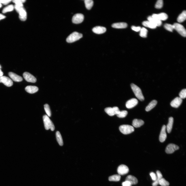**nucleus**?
Masks as SVG:
<instances>
[{
  "label": "nucleus",
  "mask_w": 186,
  "mask_h": 186,
  "mask_svg": "<svg viewBox=\"0 0 186 186\" xmlns=\"http://www.w3.org/2000/svg\"><path fill=\"white\" fill-rule=\"evenodd\" d=\"M186 18V12L184 11L179 15L177 18V21L179 23H181L184 21Z\"/></svg>",
  "instance_id": "bb28decb"
},
{
  "label": "nucleus",
  "mask_w": 186,
  "mask_h": 186,
  "mask_svg": "<svg viewBox=\"0 0 186 186\" xmlns=\"http://www.w3.org/2000/svg\"><path fill=\"white\" fill-rule=\"evenodd\" d=\"M44 128L48 130L50 129L52 131H54L55 127L53 122L47 115H44L43 117Z\"/></svg>",
  "instance_id": "f03ea898"
},
{
  "label": "nucleus",
  "mask_w": 186,
  "mask_h": 186,
  "mask_svg": "<svg viewBox=\"0 0 186 186\" xmlns=\"http://www.w3.org/2000/svg\"><path fill=\"white\" fill-rule=\"evenodd\" d=\"M38 90L39 88L38 87L35 86H29L25 88L26 91L30 94L38 92Z\"/></svg>",
  "instance_id": "6ab92c4d"
},
{
  "label": "nucleus",
  "mask_w": 186,
  "mask_h": 186,
  "mask_svg": "<svg viewBox=\"0 0 186 186\" xmlns=\"http://www.w3.org/2000/svg\"><path fill=\"white\" fill-rule=\"evenodd\" d=\"M84 3L86 7L89 10H90L93 5V1L92 0H85Z\"/></svg>",
  "instance_id": "c85d7f7f"
},
{
  "label": "nucleus",
  "mask_w": 186,
  "mask_h": 186,
  "mask_svg": "<svg viewBox=\"0 0 186 186\" xmlns=\"http://www.w3.org/2000/svg\"><path fill=\"white\" fill-rule=\"evenodd\" d=\"M122 186H132V185L128 181H125L122 183Z\"/></svg>",
  "instance_id": "a18cd8bd"
},
{
  "label": "nucleus",
  "mask_w": 186,
  "mask_h": 186,
  "mask_svg": "<svg viewBox=\"0 0 186 186\" xmlns=\"http://www.w3.org/2000/svg\"><path fill=\"white\" fill-rule=\"evenodd\" d=\"M105 111L110 116H113L116 114L117 115L120 111L118 107H107L105 109Z\"/></svg>",
  "instance_id": "423d86ee"
},
{
  "label": "nucleus",
  "mask_w": 186,
  "mask_h": 186,
  "mask_svg": "<svg viewBox=\"0 0 186 186\" xmlns=\"http://www.w3.org/2000/svg\"><path fill=\"white\" fill-rule=\"evenodd\" d=\"M164 27L167 30L171 32H172L173 30L174 29L173 25L170 24H165L164 25Z\"/></svg>",
  "instance_id": "c9c22d12"
},
{
  "label": "nucleus",
  "mask_w": 186,
  "mask_h": 186,
  "mask_svg": "<svg viewBox=\"0 0 186 186\" xmlns=\"http://www.w3.org/2000/svg\"><path fill=\"white\" fill-rule=\"evenodd\" d=\"M166 126L164 125L162 126L160 134L159 136V140L161 143L164 142L167 137V135L166 132Z\"/></svg>",
  "instance_id": "4468645a"
},
{
  "label": "nucleus",
  "mask_w": 186,
  "mask_h": 186,
  "mask_svg": "<svg viewBox=\"0 0 186 186\" xmlns=\"http://www.w3.org/2000/svg\"><path fill=\"white\" fill-rule=\"evenodd\" d=\"M2 6V4L0 2V8H1Z\"/></svg>",
  "instance_id": "8fccbe9b"
},
{
  "label": "nucleus",
  "mask_w": 186,
  "mask_h": 186,
  "mask_svg": "<svg viewBox=\"0 0 186 186\" xmlns=\"http://www.w3.org/2000/svg\"><path fill=\"white\" fill-rule=\"evenodd\" d=\"M150 174L152 180L155 181L157 180V176L154 173L152 172H151L150 173Z\"/></svg>",
  "instance_id": "79ce46f5"
},
{
  "label": "nucleus",
  "mask_w": 186,
  "mask_h": 186,
  "mask_svg": "<svg viewBox=\"0 0 186 186\" xmlns=\"http://www.w3.org/2000/svg\"><path fill=\"white\" fill-rule=\"evenodd\" d=\"M44 109L48 116L50 117L51 116V111L49 106L48 104H46L44 105Z\"/></svg>",
  "instance_id": "72a5a7b5"
},
{
  "label": "nucleus",
  "mask_w": 186,
  "mask_h": 186,
  "mask_svg": "<svg viewBox=\"0 0 186 186\" xmlns=\"http://www.w3.org/2000/svg\"><path fill=\"white\" fill-rule=\"evenodd\" d=\"M159 184L162 186H168L170 184L164 178H162L159 181Z\"/></svg>",
  "instance_id": "473e14b6"
},
{
  "label": "nucleus",
  "mask_w": 186,
  "mask_h": 186,
  "mask_svg": "<svg viewBox=\"0 0 186 186\" xmlns=\"http://www.w3.org/2000/svg\"><path fill=\"white\" fill-rule=\"evenodd\" d=\"M182 101V99L180 97H177L171 102L170 105L172 107L177 108L179 107L181 105Z\"/></svg>",
  "instance_id": "2eb2a0df"
},
{
  "label": "nucleus",
  "mask_w": 186,
  "mask_h": 186,
  "mask_svg": "<svg viewBox=\"0 0 186 186\" xmlns=\"http://www.w3.org/2000/svg\"><path fill=\"white\" fill-rule=\"evenodd\" d=\"M125 181H129L132 185L136 184L138 182V180L136 178L131 175H129L126 177Z\"/></svg>",
  "instance_id": "aec40b11"
},
{
  "label": "nucleus",
  "mask_w": 186,
  "mask_h": 186,
  "mask_svg": "<svg viewBox=\"0 0 186 186\" xmlns=\"http://www.w3.org/2000/svg\"><path fill=\"white\" fill-rule=\"evenodd\" d=\"M138 103V101L136 99L133 98L130 99L126 102V106L128 109H131L136 106Z\"/></svg>",
  "instance_id": "f8f14e48"
},
{
  "label": "nucleus",
  "mask_w": 186,
  "mask_h": 186,
  "mask_svg": "<svg viewBox=\"0 0 186 186\" xmlns=\"http://www.w3.org/2000/svg\"><path fill=\"white\" fill-rule=\"evenodd\" d=\"M23 75L24 79L28 82L32 83L36 82V78L30 73L25 72L23 73Z\"/></svg>",
  "instance_id": "9d476101"
},
{
  "label": "nucleus",
  "mask_w": 186,
  "mask_h": 186,
  "mask_svg": "<svg viewBox=\"0 0 186 186\" xmlns=\"http://www.w3.org/2000/svg\"><path fill=\"white\" fill-rule=\"evenodd\" d=\"M18 13L19 14V18L21 21H25L26 20L27 14L23 7L21 9Z\"/></svg>",
  "instance_id": "a211bd4d"
},
{
  "label": "nucleus",
  "mask_w": 186,
  "mask_h": 186,
  "mask_svg": "<svg viewBox=\"0 0 186 186\" xmlns=\"http://www.w3.org/2000/svg\"><path fill=\"white\" fill-rule=\"evenodd\" d=\"M163 5V1L162 0H158L156 3L155 7L156 8L161 9L162 8Z\"/></svg>",
  "instance_id": "e433bc0d"
},
{
  "label": "nucleus",
  "mask_w": 186,
  "mask_h": 186,
  "mask_svg": "<svg viewBox=\"0 0 186 186\" xmlns=\"http://www.w3.org/2000/svg\"><path fill=\"white\" fill-rule=\"evenodd\" d=\"M143 24L145 27L152 29H155L157 27V26L152 23L151 22L149 21H143Z\"/></svg>",
  "instance_id": "a878e982"
},
{
  "label": "nucleus",
  "mask_w": 186,
  "mask_h": 186,
  "mask_svg": "<svg viewBox=\"0 0 186 186\" xmlns=\"http://www.w3.org/2000/svg\"><path fill=\"white\" fill-rule=\"evenodd\" d=\"M3 75V73L2 72L1 70L0 69V77L2 76Z\"/></svg>",
  "instance_id": "09e8293b"
},
{
  "label": "nucleus",
  "mask_w": 186,
  "mask_h": 186,
  "mask_svg": "<svg viewBox=\"0 0 186 186\" xmlns=\"http://www.w3.org/2000/svg\"><path fill=\"white\" fill-rule=\"evenodd\" d=\"M83 35L77 32H74L70 34L67 38L66 41L67 42L72 43L79 40L83 37Z\"/></svg>",
  "instance_id": "7ed1b4c3"
},
{
  "label": "nucleus",
  "mask_w": 186,
  "mask_h": 186,
  "mask_svg": "<svg viewBox=\"0 0 186 186\" xmlns=\"http://www.w3.org/2000/svg\"><path fill=\"white\" fill-rule=\"evenodd\" d=\"M1 65H0V69H1Z\"/></svg>",
  "instance_id": "3c124183"
},
{
  "label": "nucleus",
  "mask_w": 186,
  "mask_h": 186,
  "mask_svg": "<svg viewBox=\"0 0 186 186\" xmlns=\"http://www.w3.org/2000/svg\"><path fill=\"white\" fill-rule=\"evenodd\" d=\"M0 83H3L8 87L12 86L13 85L12 80L9 77L5 76L0 77Z\"/></svg>",
  "instance_id": "6e6552de"
},
{
  "label": "nucleus",
  "mask_w": 186,
  "mask_h": 186,
  "mask_svg": "<svg viewBox=\"0 0 186 186\" xmlns=\"http://www.w3.org/2000/svg\"><path fill=\"white\" fill-rule=\"evenodd\" d=\"M148 21H150L157 27L160 26L162 24V21L152 17L151 16H149L147 18Z\"/></svg>",
  "instance_id": "412c9836"
},
{
  "label": "nucleus",
  "mask_w": 186,
  "mask_h": 186,
  "mask_svg": "<svg viewBox=\"0 0 186 186\" xmlns=\"http://www.w3.org/2000/svg\"><path fill=\"white\" fill-rule=\"evenodd\" d=\"M14 8L18 13L21 9L23 7V4H15L14 6Z\"/></svg>",
  "instance_id": "58836bf2"
},
{
  "label": "nucleus",
  "mask_w": 186,
  "mask_h": 186,
  "mask_svg": "<svg viewBox=\"0 0 186 186\" xmlns=\"http://www.w3.org/2000/svg\"><path fill=\"white\" fill-rule=\"evenodd\" d=\"M11 1H12L10 0H0V2L4 5H6L8 4Z\"/></svg>",
  "instance_id": "c03bdc74"
},
{
  "label": "nucleus",
  "mask_w": 186,
  "mask_h": 186,
  "mask_svg": "<svg viewBox=\"0 0 186 186\" xmlns=\"http://www.w3.org/2000/svg\"><path fill=\"white\" fill-rule=\"evenodd\" d=\"M157 100H152L146 107L145 110L147 111H150L157 105Z\"/></svg>",
  "instance_id": "393cba45"
},
{
  "label": "nucleus",
  "mask_w": 186,
  "mask_h": 186,
  "mask_svg": "<svg viewBox=\"0 0 186 186\" xmlns=\"http://www.w3.org/2000/svg\"><path fill=\"white\" fill-rule=\"evenodd\" d=\"M6 18V17L4 15H3L2 14H0V20L4 19Z\"/></svg>",
  "instance_id": "de8ad7c7"
},
{
  "label": "nucleus",
  "mask_w": 186,
  "mask_h": 186,
  "mask_svg": "<svg viewBox=\"0 0 186 186\" xmlns=\"http://www.w3.org/2000/svg\"><path fill=\"white\" fill-rule=\"evenodd\" d=\"M106 29L105 28L101 26H97L92 29L93 32L98 34H103L106 32Z\"/></svg>",
  "instance_id": "f3484780"
},
{
  "label": "nucleus",
  "mask_w": 186,
  "mask_h": 186,
  "mask_svg": "<svg viewBox=\"0 0 186 186\" xmlns=\"http://www.w3.org/2000/svg\"><path fill=\"white\" fill-rule=\"evenodd\" d=\"M141 28L140 27H136L135 26H132L131 27V29L133 30L136 31L138 32L140 31Z\"/></svg>",
  "instance_id": "37998d69"
},
{
  "label": "nucleus",
  "mask_w": 186,
  "mask_h": 186,
  "mask_svg": "<svg viewBox=\"0 0 186 186\" xmlns=\"http://www.w3.org/2000/svg\"><path fill=\"white\" fill-rule=\"evenodd\" d=\"M144 123V122L143 120L135 119L133 121L132 125L134 127L138 128L143 125Z\"/></svg>",
  "instance_id": "5701e85b"
},
{
  "label": "nucleus",
  "mask_w": 186,
  "mask_h": 186,
  "mask_svg": "<svg viewBox=\"0 0 186 186\" xmlns=\"http://www.w3.org/2000/svg\"><path fill=\"white\" fill-rule=\"evenodd\" d=\"M121 176L119 174H115L110 176L109 180L110 181H118L120 180Z\"/></svg>",
  "instance_id": "c756f323"
},
{
  "label": "nucleus",
  "mask_w": 186,
  "mask_h": 186,
  "mask_svg": "<svg viewBox=\"0 0 186 186\" xmlns=\"http://www.w3.org/2000/svg\"><path fill=\"white\" fill-rule=\"evenodd\" d=\"M128 114V111L126 110H123L120 111L117 114V116L119 118H123L125 117Z\"/></svg>",
  "instance_id": "f704fd0d"
},
{
  "label": "nucleus",
  "mask_w": 186,
  "mask_h": 186,
  "mask_svg": "<svg viewBox=\"0 0 186 186\" xmlns=\"http://www.w3.org/2000/svg\"><path fill=\"white\" fill-rule=\"evenodd\" d=\"M129 169L126 165H122L119 166L117 169V172L120 175H124L129 172Z\"/></svg>",
  "instance_id": "9b49d317"
},
{
  "label": "nucleus",
  "mask_w": 186,
  "mask_h": 186,
  "mask_svg": "<svg viewBox=\"0 0 186 186\" xmlns=\"http://www.w3.org/2000/svg\"><path fill=\"white\" fill-rule=\"evenodd\" d=\"M173 25L174 27V29H175L179 34L184 37L186 36V29L183 25L179 23H174Z\"/></svg>",
  "instance_id": "39448f33"
},
{
  "label": "nucleus",
  "mask_w": 186,
  "mask_h": 186,
  "mask_svg": "<svg viewBox=\"0 0 186 186\" xmlns=\"http://www.w3.org/2000/svg\"><path fill=\"white\" fill-rule=\"evenodd\" d=\"M158 184L159 181L157 180H156L152 184V186H157Z\"/></svg>",
  "instance_id": "49530a36"
},
{
  "label": "nucleus",
  "mask_w": 186,
  "mask_h": 186,
  "mask_svg": "<svg viewBox=\"0 0 186 186\" xmlns=\"http://www.w3.org/2000/svg\"><path fill=\"white\" fill-rule=\"evenodd\" d=\"M156 173H157V180L159 181L160 180L163 178V176L162 173L159 171H157Z\"/></svg>",
  "instance_id": "ea45409f"
},
{
  "label": "nucleus",
  "mask_w": 186,
  "mask_h": 186,
  "mask_svg": "<svg viewBox=\"0 0 186 186\" xmlns=\"http://www.w3.org/2000/svg\"><path fill=\"white\" fill-rule=\"evenodd\" d=\"M127 24L124 22L114 23L112 25L113 28L118 29L125 28H127Z\"/></svg>",
  "instance_id": "4be33fe9"
},
{
  "label": "nucleus",
  "mask_w": 186,
  "mask_h": 186,
  "mask_svg": "<svg viewBox=\"0 0 186 186\" xmlns=\"http://www.w3.org/2000/svg\"><path fill=\"white\" fill-rule=\"evenodd\" d=\"M119 129L121 132L124 135L129 134L135 131L134 129L133 126L127 125L121 126Z\"/></svg>",
  "instance_id": "20e7f679"
},
{
  "label": "nucleus",
  "mask_w": 186,
  "mask_h": 186,
  "mask_svg": "<svg viewBox=\"0 0 186 186\" xmlns=\"http://www.w3.org/2000/svg\"><path fill=\"white\" fill-rule=\"evenodd\" d=\"M180 98L182 99H184L186 97V89H184L179 94Z\"/></svg>",
  "instance_id": "4c0bfd02"
},
{
  "label": "nucleus",
  "mask_w": 186,
  "mask_h": 186,
  "mask_svg": "<svg viewBox=\"0 0 186 186\" xmlns=\"http://www.w3.org/2000/svg\"><path fill=\"white\" fill-rule=\"evenodd\" d=\"M140 36L143 38H146L147 36L148 30L144 28H141L140 31Z\"/></svg>",
  "instance_id": "2f4dec72"
},
{
  "label": "nucleus",
  "mask_w": 186,
  "mask_h": 186,
  "mask_svg": "<svg viewBox=\"0 0 186 186\" xmlns=\"http://www.w3.org/2000/svg\"><path fill=\"white\" fill-rule=\"evenodd\" d=\"M25 0H14L12 1L15 4H23L26 1Z\"/></svg>",
  "instance_id": "a19ab883"
},
{
  "label": "nucleus",
  "mask_w": 186,
  "mask_h": 186,
  "mask_svg": "<svg viewBox=\"0 0 186 186\" xmlns=\"http://www.w3.org/2000/svg\"><path fill=\"white\" fill-rule=\"evenodd\" d=\"M56 136L57 142L59 145L62 146L64 144L63 141L62 136L60 132L58 131H57L56 133Z\"/></svg>",
  "instance_id": "cd10ccee"
},
{
  "label": "nucleus",
  "mask_w": 186,
  "mask_h": 186,
  "mask_svg": "<svg viewBox=\"0 0 186 186\" xmlns=\"http://www.w3.org/2000/svg\"><path fill=\"white\" fill-rule=\"evenodd\" d=\"M9 75L14 81L17 82H20L23 80V78L21 77L13 72H9Z\"/></svg>",
  "instance_id": "dca6fc26"
},
{
  "label": "nucleus",
  "mask_w": 186,
  "mask_h": 186,
  "mask_svg": "<svg viewBox=\"0 0 186 186\" xmlns=\"http://www.w3.org/2000/svg\"><path fill=\"white\" fill-rule=\"evenodd\" d=\"M131 87L136 97L141 101H143L144 98L140 88L134 84H132Z\"/></svg>",
  "instance_id": "f257e3e1"
},
{
  "label": "nucleus",
  "mask_w": 186,
  "mask_h": 186,
  "mask_svg": "<svg viewBox=\"0 0 186 186\" xmlns=\"http://www.w3.org/2000/svg\"><path fill=\"white\" fill-rule=\"evenodd\" d=\"M173 123V118L172 117H170L169 118L168 123L166 127L167 131L168 133H170L172 131Z\"/></svg>",
  "instance_id": "b1692460"
},
{
  "label": "nucleus",
  "mask_w": 186,
  "mask_h": 186,
  "mask_svg": "<svg viewBox=\"0 0 186 186\" xmlns=\"http://www.w3.org/2000/svg\"><path fill=\"white\" fill-rule=\"evenodd\" d=\"M152 17L160 21H165L168 18L167 14L165 13H162L158 14H154L151 16Z\"/></svg>",
  "instance_id": "ddd939ff"
},
{
  "label": "nucleus",
  "mask_w": 186,
  "mask_h": 186,
  "mask_svg": "<svg viewBox=\"0 0 186 186\" xmlns=\"http://www.w3.org/2000/svg\"><path fill=\"white\" fill-rule=\"evenodd\" d=\"M84 16L81 14H77L73 16L72 21L73 23L75 24H79L82 22L84 21Z\"/></svg>",
  "instance_id": "0eeeda50"
},
{
  "label": "nucleus",
  "mask_w": 186,
  "mask_h": 186,
  "mask_svg": "<svg viewBox=\"0 0 186 186\" xmlns=\"http://www.w3.org/2000/svg\"><path fill=\"white\" fill-rule=\"evenodd\" d=\"M179 147L176 145L170 144L166 147L165 151L167 154H172L176 150L179 149Z\"/></svg>",
  "instance_id": "1a4fd4ad"
},
{
  "label": "nucleus",
  "mask_w": 186,
  "mask_h": 186,
  "mask_svg": "<svg viewBox=\"0 0 186 186\" xmlns=\"http://www.w3.org/2000/svg\"><path fill=\"white\" fill-rule=\"evenodd\" d=\"M14 6L13 5H10L4 8L2 10V13H5L7 12H11L14 10Z\"/></svg>",
  "instance_id": "7c9ffc66"
}]
</instances>
